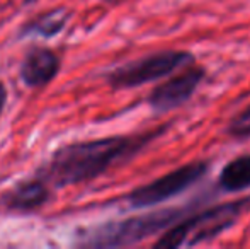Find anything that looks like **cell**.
<instances>
[{
  "instance_id": "cell-8",
  "label": "cell",
  "mask_w": 250,
  "mask_h": 249,
  "mask_svg": "<svg viewBox=\"0 0 250 249\" xmlns=\"http://www.w3.org/2000/svg\"><path fill=\"white\" fill-rule=\"evenodd\" d=\"M51 198V188L41 178H31L17 183L3 193L2 205L10 212H33L46 205Z\"/></svg>"
},
{
  "instance_id": "cell-1",
  "label": "cell",
  "mask_w": 250,
  "mask_h": 249,
  "mask_svg": "<svg viewBox=\"0 0 250 249\" xmlns=\"http://www.w3.org/2000/svg\"><path fill=\"white\" fill-rule=\"evenodd\" d=\"M170 125H160L133 135H114L97 140H83L60 147L40 167L38 178L50 188H65L89 183L112 167L123 166L140 156L155 140L167 133Z\"/></svg>"
},
{
  "instance_id": "cell-6",
  "label": "cell",
  "mask_w": 250,
  "mask_h": 249,
  "mask_svg": "<svg viewBox=\"0 0 250 249\" xmlns=\"http://www.w3.org/2000/svg\"><path fill=\"white\" fill-rule=\"evenodd\" d=\"M204 79H206V68L196 65V62L188 67H182L181 72H174L170 79L151 91L146 103L155 114L175 111L192 99Z\"/></svg>"
},
{
  "instance_id": "cell-12",
  "label": "cell",
  "mask_w": 250,
  "mask_h": 249,
  "mask_svg": "<svg viewBox=\"0 0 250 249\" xmlns=\"http://www.w3.org/2000/svg\"><path fill=\"white\" fill-rule=\"evenodd\" d=\"M5 104H7V87L3 82H0V114H2Z\"/></svg>"
},
{
  "instance_id": "cell-3",
  "label": "cell",
  "mask_w": 250,
  "mask_h": 249,
  "mask_svg": "<svg viewBox=\"0 0 250 249\" xmlns=\"http://www.w3.org/2000/svg\"><path fill=\"white\" fill-rule=\"evenodd\" d=\"M250 212V195L225 202L204 210H192L177 224L168 227L155 241L153 248L177 249L206 244L230 230L245 213Z\"/></svg>"
},
{
  "instance_id": "cell-14",
  "label": "cell",
  "mask_w": 250,
  "mask_h": 249,
  "mask_svg": "<svg viewBox=\"0 0 250 249\" xmlns=\"http://www.w3.org/2000/svg\"><path fill=\"white\" fill-rule=\"evenodd\" d=\"M102 2H116V0H102Z\"/></svg>"
},
{
  "instance_id": "cell-10",
  "label": "cell",
  "mask_w": 250,
  "mask_h": 249,
  "mask_svg": "<svg viewBox=\"0 0 250 249\" xmlns=\"http://www.w3.org/2000/svg\"><path fill=\"white\" fill-rule=\"evenodd\" d=\"M216 181L218 188L228 195L250 189V154H242L225 164Z\"/></svg>"
},
{
  "instance_id": "cell-4",
  "label": "cell",
  "mask_w": 250,
  "mask_h": 249,
  "mask_svg": "<svg viewBox=\"0 0 250 249\" xmlns=\"http://www.w3.org/2000/svg\"><path fill=\"white\" fill-rule=\"evenodd\" d=\"M194 62L196 57L188 50H160L112 68L105 75V82L116 91L136 89L170 77L182 67Z\"/></svg>"
},
{
  "instance_id": "cell-5",
  "label": "cell",
  "mask_w": 250,
  "mask_h": 249,
  "mask_svg": "<svg viewBox=\"0 0 250 249\" xmlns=\"http://www.w3.org/2000/svg\"><path fill=\"white\" fill-rule=\"evenodd\" d=\"M211 162L206 159H198L179 166L177 169L157 178L146 184L131 189L126 195V202L131 208H151L162 205L175 196L182 195L201 180L208 176Z\"/></svg>"
},
{
  "instance_id": "cell-13",
  "label": "cell",
  "mask_w": 250,
  "mask_h": 249,
  "mask_svg": "<svg viewBox=\"0 0 250 249\" xmlns=\"http://www.w3.org/2000/svg\"><path fill=\"white\" fill-rule=\"evenodd\" d=\"M36 0H24V3H34Z\"/></svg>"
},
{
  "instance_id": "cell-7",
  "label": "cell",
  "mask_w": 250,
  "mask_h": 249,
  "mask_svg": "<svg viewBox=\"0 0 250 249\" xmlns=\"http://www.w3.org/2000/svg\"><path fill=\"white\" fill-rule=\"evenodd\" d=\"M62 60L50 48L34 46L26 53L21 63L19 75L27 87H46L58 75Z\"/></svg>"
},
{
  "instance_id": "cell-2",
  "label": "cell",
  "mask_w": 250,
  "mask_h": 249,
  "mask_svg": "<svg viewBox=\"0 0 250 249\" xmlns=\"http://www.w3.org/2000/svg\"><path fill=\"white\" fill-rule=\"evenodd\" d=\"M194 210V203L172 206V208L151 210L140 215L128 217L125 220L105 222L102 226L83 230L77 239L80 248H129L143 243L153 236H158L168 227L184 219Z\"/></svg>"
},
{
  "instance_id": "cell-9",
  "label": "cell",
  "mask_w": 250,
  "mask_h": 249,
  "mask_svg": "<svg viewBox=\"0 0 250 249\" xmlns=\"http://www.w3.org/2000/svg\"><path fill=\"white\" fill-rule=\"evenodd\" d=\"M72 12L66 7H56V9L46 10L43 14H38L36 17L29 19L19 27L17 38L26 40V38H50L60 34L66 27V24L72 19Z\"/></svg>"
},
{
  "instance_id": "cell-11",
  "label": "cell",
  "mask_w": 250,
  "mask_h": 249,
  "mask_svg": "<svg viewBox=\"0 0 250 249\" xmlns=\"http://www.w3.org/2000/svg\"><path fill=\"white\" fill-rule=\"evenodd\" d=\"M227 135L237 142H247L250 140V104L238 111L227 125Z\"/></svg>"
}]
</instances>
